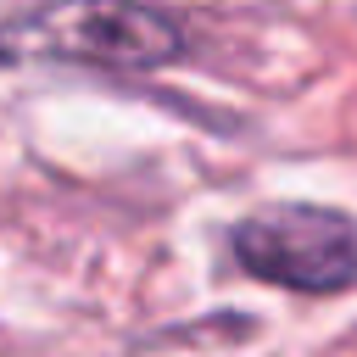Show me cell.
Instances as JSON below:
<instances>
[{
  "instance_id": "obj_1",
  "label": "cell",
  "mask_w": 357,
  "mask_h": 357,
  "mask_svg": "<svg viewBox=\"0 0 357 357\" xmlns=\"http://www.w3.org/2000/svg\"><path fill=\"white\" fill-rule=\"evenodd\" d=\"M184 56V28L145 0H45L0 22V61H84V67H167Z\"/></svg>"
},
{
  "instance_id": "obj_2",
  "label": "cell",
  "mask_w": 357,
  "mask_h": 357,
  "mask_svg": "<svg viewBox=\"0 0 357 357\" xmlns=\"http://www.w3.org/2000/svg\"><path fill=\"white\" fill-rule=\"evenodd\" d=\"M234 262L279 290L301 296H335L357 284V223L335 206L279 201L234 223L229 234Z\"/></svg>"
}]
</instances>
